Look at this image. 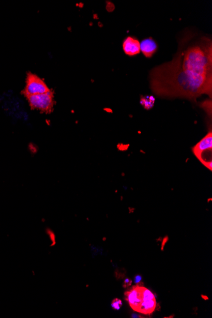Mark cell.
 Here are the masks:
<instances>
[{
  "instance_id": "2",
  "label": "cell",
  "mask_w": 212,
  "mask_h": 318,
  "mask_svg": "<svg viewBox=\"0 0 212 318\" xmlns=\"http://www.w3.org/2000/svg\"><path fill=\"white\" fill-rule=\"evenodd\" d=\"M124 296L125 300L136 312L149 314L156 309L157 304L154 294L144 287L134 286L130 291H126Z\"/></svg>"
},
{
  "instance_id": "8",
  "label": "cell",
  "mask_w": 212,
  "mask_h": 318,
  "mask_svg": "<svg viewBox=\"0 0 212 318\" xmlns=\"http://www.w3.org/2000/svg\"><path fill=\"white\" fill-rule=\"evenodd\" d=\"M141 103L144 106L145 108L149 109L153 106L154 104V99L152 97H146L141 99Z\"/></svg>"
},
{
  "instance_id": "5",
  "label": "cell",
  "mask_w": 212,
  "mask_h": 318,
  "mask_svg": "<svg viewBox=\"0 0 212 318\" xmlns=\"http://www.w3.org/2000/svg\"><path fill=\"white\" fill-rule=\"evenodd\" d=\"M50 90L42 79L31 72L28 73L25 80V87L22 91L25 97L41 94Z\"/></svg>"
},
{
  "instance_id": "1",
  "label": "cell",
  "mask_w": 212,
  "mask_h": 318,
  "mask_svg": "<svg viewBox=\"0 0 212 318\" xmlns=\"http://www.w3.org/2000/svg\"><path fill=\"white\" fill-rule=\"evenodd\" d=\"M179 43L172 60L152 69V91L160 97L182 98L191 101L203 94L211 98L212 43L201 38L194 43Z\"/></svg>"
},
{
  "instance_id": "4",
  "label": "cell",
  "mask_w": 212,
  "mask_h": 318,
  "mask_svg": "<svg viewBox=\"0 0 212 318\" xmlns=\"http://www.w3.org/2000/svg\"><path fill=\"white\" fill-rule=\"evenodd\" d=\"M31 109L40 111L41 113L50 114L55 105L54 94L51 90L41 94L25 97Z\"/></svg>"
},
{
  "instance_id": "7",
  "label": "cell",
  "mask_w": 212,
  "mask_h": 318,
  "mask_svg": "<svg viewBox=\"0 0 212 318\" xmlns=\"http://www.w3.org/2000/svg\"><path fill=\"white\" fill-rule=\"evenodd\" d=\"M141 51L147 58H151L156 52L157 45L152 38L144 39L140 43Z\"/></svg>"
},
{
  "instance_id": "9",
  "label": "cell",
  "mask_w": 212,
  "mask_h": 318,
  "mask_svg": "<svg viewBox=\"0 0 212 318\" xmlns=\"http://www.w3.org/2000/svg\"><path fill=\"white\" fill-rule=\"evenodd\" d=\"M122 305L123 303H122L121 300L118 299H114L112 301V303H111V306L112 308L115 310H120Z\"/></svg>"
},
{
  "instance_id": "6",
  "label": "cell",
  "mask_w": 212,
  "mask_h": 318,
  "mask_svg": "<svg viewBox=\"0 0 212 318\" xmlns=\"http://www.w3.org/2000/svg\"><path fill=\"white\" fill-rule=\"evenodd\" d=\"M123 48L125 54L128 55H137L141 51L140 42L134 37L128 36L123 41Z\"/></svg>"
},
{
  "instance_id": "11",
  "label": "cell",
  "mask_w": 212,
  "mask_h": 318,
  "mask_svg": "<svg viewBox=\"0 0 212 318\" xmlns=\"http://www.w3.org/2000/svg\"><path fill=\"white\" fill-rule=\"evenodd\" d=\"M168 237H167V236L165 237L163 239V241L162 244H161V250H163L164 245L166 244V243L168 242Z\"/></svg>"
},
{
  "instance_id": "12",
  "label": "cell",
  "mask_w": 212,
  "mask_h": 318,
  "mask_svg": "<svg viewBox=\"0 0 212 318\" xmlns=\"http://www.w3.org/2000/svg\"><path fill=\"white\" fill-rule=\"evenodd\" d=\"M131 283H132L131 280H129V279H127V280H126L124 281V283L126 284H125V285H124V286H126L125 287H129V286H131Z\"/></svg>"
},
{
  "instance_id": "3",
  "label": "cell",
  "mask_w": 212,
  "mask_h": 318,
  "mask_svg": "<svg viewBox=\"0 0 212 318\" xmlns=\"http://www.w3.org/2000/svg\"><path fill=\"white\" fill-rule=\"evenodd\" d=\"M193 152L197 160L210 171L212 170V132L210 130L193 147Z\"/></svg>"
},
{
  "instance_id": "10",
  "label": "cell",
  "mask_w": 212,
  "mask_h": 318,
  "mask_svg": "<svg viewBox=\"0 0 212 318\" xmlns=\"http://www.w3.org/2000/svg\"><path fill=\"white\" fill-rule=\"evenodd\" d=\"M142 276H140V275H137L135 277V279H134V282L135 283H140L141 281H142Z\"/></svg>"
}]
</instances>
